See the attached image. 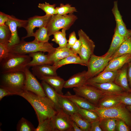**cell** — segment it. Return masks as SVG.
Here are the masks:
<instances>
[{
	"instance_id": "6da1fadb",
	"label": "cell",
	"mask_w": 131,
	"mask_h": 131,
	"mask_svg": "<svg viewBox=\"0 0 131 131\" xmlns=\"http://www.w3.org/2000/svg\"><path fill=\"white\" fill-rule=\"evenodd\" d=\"M18 95L26 100L34 109L39 124L51 118L57 113L52 102L46 96L38 95L31 91L24 90Z\"/></svg>"
},
{
	"instance_id": "7a4b0ae2",
	"label": "cell",
	"mask_w": 131,
	"mask_h": 131,
	"mask_svg": "<svg viewBox=\"0 0 131 131\" xmlns=\"http://www.w3.org/2000/svg\"><path fill=\"white\" fill-rule=\"evenodd\" d=\"M0 74V87L18 95L24 90L25 75L24 71L10 72Z\"/></svg>"
},
{
	"instance_id": "3957f363",
	"label": "cell",
	"mask_w": 131,
	"mask_h": 131,
	"mask_svg": "<svg viewBox=\"0 0 131 131\" xmlns=\"http://www.w3.org/2000/svg\"><path fill=\"white\" fill-rule=\"evenodd\" d=\"M53 44L48 42L42 43L34 40L30 42H26L22 40L18 43L9 47L10 52L21 54L42 51L51 53L54 52L56 48Z\"/></svg>"
},
{
	"instance_id": "277c9868",
	"label": "cell",
	"mask_w": 131,
	"mask_h": 131,
	"mask_svg": "<svg viewBox=\"0 0 131 131\" xmlns=\"http://www.w3.org/2000/svg\"><path fill=\"white\" fill-rule=\"evenodd\" d=\"M31 60V57L29 55L10 52L7 57L0 62V73L24 71Z\"/></svg>"
},
{
	"instance_id": "5b68a950",
	"label": "cell",
	"mask_w": 131,
	"mask_h": 131,
	"mask_svg": "<svg viewBox=\"0 0 131 131\" xmlns=\"http://www.w3.org/2000/svg\"><path fill=\"white\" fill-rule=\"evenodd\" d=\"M98 115L100 121L105 118H111L121 119L131 128V113L126 105L120 103L112 107L106 108L97 107L95 111Z\"/></svg>"
},
{
	"instance_id": "8992f818",
	"label": "cell",
	"mask_w": 131,
	"mask_h": 131,
	"mask_svg": "<svg viewBox=\"0 0 131 131\" xmlns=\"http://www.w3.org/2000/svg\"><path fill=\"white\" fill-rule=\"evenodd\" d=\"M77 19V17L73 13L63 15L56 14L52 16L46 26L49 36L53 35L61 29L68 30Z\"/></svg>"
},
{
	"instance_id": "52a82bcc",
	"label": "cell",
	"mask_w": 131,
	"mask_h": 131,
	"mask_svg": "<svg viewBox=\"0 0 131 131\" xmlns=\"http://www.w3.org/2000/svg\"><path fill=\"white\" fill-rule=\"evenodd\" d=\"M73 90L75 94L84 98L96 106L100 99L106 95L96 87L88 85L74 88Z\"/></svg>"
},
{
	"instance_id": "ba28073f",
	"label": "cell",
	"mask_w": 131,
	"mask_h": 131,
	"mask_svg": "<svg viewBox=\"0 0 131 131\" xmlns=\"http://www.w3.org/2000/svg\"><path fill=\"white\" fill-rule=\"evenodd\" d=\"M111 60L110 57L106 58L101 56L92 55L88 62L86 75L87 80L102 72Z\"/></svg>"
},
{
	"instance_id": "9c48e42d",
	"label": "cell",
	"mask_w": 131,
	"mask_h": 131,
	"mask_svg": "<svg viewBox=\"0 0 131 131\" xmlns=\"http://www.w3.org/2000/svg\"><path fill=\"white\" fill-rule=\"evenodd\" d=\"M78 35L81 43L79 56L84 61L87 66L90 58L94 54L95 45L93 41L82 29L78 30Z\"/></svg>"
},
{
	"instance_id": "30bf717a",
	"label": "cell",
	"mask_w": 131,
	"mask_h": 131,
	"mask_svg": "<svg viewBox=\"0 0 131 131\" xmlns=\"http://www.w3.org/2000/svg\"><path fill=\"white\" fill-rule=\"evenodd\" d=\"M29 68L27 66L24 71L25 75L24 90L31 91L41 96H46L41 83L30 71Z\"/></svg>"
},
{
	"instance_id": "8fae6325",
	"label": "cell",
	"mask_w": 131,
	"mask_h": 131,
	"mask_svg": "<svg viewBox=\"0 0 131 131\" xmlns=\"http://www.w3.org/2000/svg\"><path fill=\"white\" fill-rule=\"evenodd\" d=\"M54 131H73L70 115L63 110L51 117Z\"/></svg>"
},
{
	"instance_id": "7c38bea8",
	"label": "cell",
	"mask_w": 131,
	"mask_h": 131,
	"mask_svg": "<svg viewBox=\"0 0 131 131\" xmlns=\"http://www.w3.org/2000/svg\"><path fill=\"white\" fill-rule=\"evenodd\" d=\"M27 20L18 19L13 16L9 15L8 19L5 24L8 26L11 33V36L8 43L9 47L19 43L21 41L18 35L17 28L23 27L25 28Z\"/></svg>"
},
{
	"instance_id": "4fadbf2b",
	"label": "cell",
	"mask_w": 131,
	"mask_h": 131,
	"mask_svg": "<svg viewBox=\"0 0 131 131\" xmlns=\"http://www.w3.org/2000/svg\"><path fill=\"white\" fill-rule=\"evenodd\" d=\"M51 16L46 15L42 16H35L28 18L25 28L27 31V35L23 37L22 40L33 36V30L35 27L39 28L42 26L46 27Z\"/></svg>"
},
{
	"instance_id": "5bb4252c",
	"label": "cell",
	"mask_w": 131,
	"mask_h": 131,
	"mask_svg": "<svg viewBox=\"0 0 131 131\" xmlns=\"http://www.w3.org/2000/svg\"><path fill=\"white\" fill-rule=\"evenodd\" d=\"M112 11L116 22V27L119 34L121 36L125 37L131 35L123 21L122 16L118 9L117 1H114V6Z\"/></svg>"
},
{
	"instance_id": "9a60e30c",
	"label": "cell",
	"mask_w": 131,
	"mask_h": 131,
	"mask_svg": "<svg viewBox=\"0 0 131 131\" xmlns=\"http://www.w3.org/2000/svg\"><path fill=\"white\" fill-rule=\"evenodd\" d=\"M117 72L118 70L101 72L98 75L88 80L85 84L114 82Z\"/></svg>"
},
{
	"instance_id": "2e32d148",
	"label": "cell",
	"mask_w": 131,
	"mask_h": 131,
	"mask_svg": "<svg viewBox=\"0 0 131 131\" xmlns=\"http://www.w3.org/2000/svg\"><path fill=\"white\" fill-rule=\"evenodd\" d=\"M131 59V54H126L110 60L101 72L118 70Z\"/></svg>"
},
{
	"instance_id": "e0dca14e",
	"label": "cell",
	"mask_w": 131,
	"mask_h": 131,
	"mask_svg": "<svg viewBox=\"0 0 131 131\" xmlns=\"http://www.w3.org/2000/svg\"><path fill=\"white\" fill-rule=\"evenodd\" d=\"M62 95L72 101L79 108L95 111L97 107L84 98L75 94L73 95L69 91Z\"/></svg>"
},
{
	"instance_id": "ac0fdd59",
	"label": "cell",
	"mask_w": 131,
	"mask_h": 131,
	"mask_svg": "<svg viewBox=\"0 0 131 131\" xmlns=\"http://www.w3.org/2000/svg\"><path fill=\"white\" fill-rule=\"evenodd\" d=\"M128 63L118 70L114 82L122 88L125 91L131 92L129 84L127 75Z\"/></svg>"
},
{
	"instance_id": "d6986e66",
	"label": "cell",
	"mask_w": 131,
	"mask_h": 131,
	"mask_svg": "<svg viewBox=\"0 0 131 131\" xmlns=\"http://www.w3.org/2000/svg\"><path fill=\"white\" fill-rule=\"evenodd\" d=\"M88 85L96 87L106 95L120 94L125 91L114 82L93 83Z\"/></svg>"
},
{
	"instance_id": "ffe728a7",
	"label": "cell",
	"mask_w": 131,
	"mask_h": 131,
	"mask_svg": "<svg viewBox=\"0 0 131 131\" xmlns=\"http://www.w3.org/2000/svg\"><path fill=\"white\" fill-rule=\"evenodd\" d=\"M37 78L49 84L55 89L57 93L60 95H63L62 90L65 81L60 77L57 75L41 76Z\"/></svg>"
},
{
	"instance_id": "44dd1931",
	"label": "cell",
	"mask_w": 131,
	"mask_h": 131,
	"mask_svg": "<svg viewBox=\"0 0 131 131\" xmlns=\"http://www.w3.org/2000/svg\"><path fill=\"white\" fill-rule=\"evenodd\" d=\"M86 72V71H84L71 76L67 80L65 81L64 88L77 87L85 84L87 80Z\"/></svg>"
},
{
	"instance_id": "7402d4cb",
	"label": "cell",
	"mask_w": 131,
	"mask_h": 131,
	"mask_svg": "<svg viewBox=\"0 0 131 131\" xmlns=\"http://www.w3.org/2000/svg\"><path fill=\"white\" fill-rule=\"evenodd\" d=\"M32 67V73L37 77L41 76H57V69L53 65L46 64Z\"/></svg>"
},
{
	"instance_id": "603a6c76",
	"label": "cell",
	"mask_w": 131,
	"mask_h": 131,
	"mask_svg": "<svg viewBox=\"0 0 131 131\" xmlns=\"http://www.w3.org/2000/svg\"><path fill=\"white\" fill-rule=\"evenodd\" d=\"M58 101L62 109L70 115L78 112L79 107L72 101L57 93Z\"/></svg>"
},
{
	"instance_id": "cb8c5ba5",
	"label": "cell",
	"mask_w": 131,
	"mask_h": 131,
	"mask_svg": "<svg viewBox=\"0 0 131 131\" xmlns=\"http://www.w3.org/2000/svg\"><path fill=\"white\" fill-rule=\"evenodd\" d=\"M29 55L32 58V60L28 64L27 66L31 67L48 64H53L50 61L48 55H45L42 51L30 53Z\"/></svg>"
},
{
	"instance_id": "d4e9b609",
	"label": "cell",
	"mask_w": 131,
	"mask_h": 131,
	"mask_svg": "<svg viewBox=\"0 0 131 131\" xmlns=\"http://www.w3.org/2000/svg\"><path fill=\"white\" fill-rule=\"evenodd\" d=\"M126 37L121 35L116 27L109 48L106 53L102 56L106 58L111 57L117 50Z\"/></svg>"
},
{
	"instance_id": "484cf974",
	"label": "cell",
	"mask_w": 131,
	"mask_h": 131,
	"mask_svg": "<svg viewBox=\"0 0 131 131\" xmlns=\"http://www.w3.org/2000/svg\"><path fill=\"white\" fill-rule=\"evenodd\" d=\"M47 55L53 64L68 56L78 55L74 54L70 48H59L58 47L56 48L54 52L51 53H48Z\"/></svg>"
},
{
	"instance_id": "4316f807",
	"label": "cell",
	"mask_w": 131,
	"mask_h": 131,
	"mask_svg": "<svg viewBox=\"0 0 131 131\" xmlns=\"http://www.w3.org/2000/svg\"><path fill=\"white\" fill-rule=\"evenodd\" d=\"M46 96L53 103L57 112L62 110L59 104L57 93L55 89L45 82L42 80L41 83Z\"/></svg>"
},
{
	"instance_id": "83f0119b",
	"label": "cell",
	"mask_w": 131,
	"mask_h": 131,
	"mask_svg": "<svg viewBox=\"0 0 131 131\" xmlns=\"http://www.w3.org/2000/svg\"><path fill=\"white\" fill-rule=\"evenodd\" d=\"M118 95H106L99 101L97 106L100 108H106L115 106L120 103Z\"/></svg>"
},
{
	"instance_id": "f1b7e54d",
	"label": "cell",
	"mask_w": 131,
	"mask_h": 131,
	"mask_svg": "<svg viewBox=\"0 0 131 131\" xmlns=\"http://www.w3.org/2000/svg\"><path fill=\"white\" fill-rule=\"evenodd\" d=\"M70 64H79L87 66L84 61L78 55L68 56L54 63L53 65L57 69L63 66Z\"/></svg>"
},
{
	"instance_id": "f546056e",
	"label": "cell",
	"mask_w": 131,
	"mask_h": 131,
	"mask_svg": "<svg viewBox=\"0 0 131 131\" xmlns=\"http://www.w3.org/2000/svg\"><path fill=\"white\" fill-rule=\"evenodd\" d=\"M126 54H131V35L126 38L119 48L111 58L112 60Z\"/></svg>"
},
{
	"instance_id": "4dcf8cb0",
	"label": "cell",
	"mask_w": 131,
	"mask_h": 131,
	"mask_svg": "<svg viewBox=\"0 0 131 131\" xmlns=\"http://www.w3.org/2000/svg\"><path fill=\"white\" fill-rule=\"evenodd\" d=\"M70 115L71 119L74 121L83 131H89L90 123L85 120L78 112Z\"/></svg>"
},
{
	"instance_id": "1f68e13d",
	"label": "cell",
	"mask_w": 131,
	"mask_h": 131,
	"mask_svg": "<svg viewBox=\"0 0 131 131\" xmlns=\"http://www.w3.org/2000/svg\"><path fill=\"white\" fill-rule=\"evenodd\" d=\"M78 112L90 123L100 120L98 115L95 111L79 107Z\"/></svg>"
},
{
	"instance_id": "d6a6232c",
	"label": "cell",
	"mask_w": 131,
	"mask_h": 131,
	"mask_svg": "<svg viewBox=\"0 0 131 131\" xmlns=\"http://www.w3.org/2000/svg\"><path fill=\"white\" fill-rule=\"evenodd\" d=\"M116 119L105 118L100 121V126L102 131H115Z\"/></svg>"
},
{
	"instance_id": "836d02e7",
	"label": "cell",
	"mask_w": 131,
	"mask_h": 131,
	"mask_svg": "<svg viewBox=\"0 0 131 131\" xmlns=\"http://www.w3.org/2000/svg\"><path fill=\"white\" fill-rule=\"evenodd\" d=\"M33 37H35L34 40L42 43L48 42L50 38L46 26L39 28L34 33Z\"/></svg>"
},
{
	"instance_id": "e575fe53",
	"label": "cell",
	"mask_w": 131,
	"mask_h": 131,
	"mask_svg": "<svg viewBox=\"0 0 131 131\" xmlns=\"http://www.w3.org/2000/svg\"><path fill=\"white\" fill-rule=\"evenodd\" d=\"M16 129L17 131H35V128L29 121L22 117L17 124Z\"/></svg>"
},
{
	"instance_id": "d590c367",
	"label": "cell",
	"mask_w": 131,
	"mask_h": 131,
	"mask_svg": "<svg viewBox=\"0 0 131 131\" xmlns=\"http://www.w3.org/2000/svg\"><path fill=\"white\" fill-rule=\"evenodd\" d=\"M11 33L8 26L6 24L0 25V43H8Z\"/></svg>"
},
{
	"instance_id": "8d00e7d4",
	"label": "cell",
	"mask_w": 131,
	"mask_h": 131,
	"mask_svg": "<svg viewBox=\"0 0 131 131\" xmlns=\"http://www.w3.org/2000/svg\"><path fill=\"white\" fill-rule=\"evenodd\" d=\"M71 5L69 4L65 5L63 3L60 4L59 6L55 8L56 14L63 15L77 12L75 7H72Z\"/></svg>"
},
{
	"instance_id": "74e56055",
	"label": "cell",
	"mask_w": 131,
	"mask_h": 131,
	"mask_svg": "<svg viewBox=\"0 0 131 131\" xmlns=\"http://www.w3.org/2000/svg\"><path fill=\"white\" fill-rule=\"evenodd\" d=\"M51 118L46 119L39 124L35 131H54Z\"/></svg>"
},
{
	"instance_id": "f35d334b",
	"label": "cell",
	"mask_w": 131,
	"mask_h": 131,
	"mask_svg": "<svg viewBox=\"0 0 131 131\" xmlns=\"http://www.w3.org/2000/svg\"><path fill=\"white\" fill-rule=\"evenodd\" d=\"M56 5H50L46 2L45 3L39 4L38 7L43 10L47 15L52 16L56 14L55 7Z\"/></svg>"
},
{
	"instance_id": "ab89813d",
	"label": "cell",
	"mask_w": 131,
	"mask_h": 131,
	"mask_svg": "<svg viewBox=\"0 0 131 131\" xmlns=\"http://www.w3.org/2000/svg\"><path fill=\"white\" fill-rule=\"evenodd\" d=\"M10 52L8 43H0V62L7 57Z\"/></svg>"
},
{
	"instance_id": "60d3db41",
	"label": "cell",
	"mask_w": 131,
	"mask_h": 131,
	"mask_svg": "<svg viewBox=\"0 0 131 131\" xmlns=\"http://www.w3.org/2000/svg\"><path fill=\"white\" fill-rule=\"evenodd\" d=\"M118 98L120 103L126 106L131 105V92L124 91L119 95Z\"/></svg>"
},
{
	"instance_id": "b9f144b4",
	"label": "cell",
	"mask_w": 131,
	"mask_h": 131,
	"mask_svg": "<svg viewBox=\"0 0 131 131\" xmlns=\"http://www.w3.org/2000/svg\"><path fill=\"white\" fill-rule=\"evenodd\" d=\"M131 128L123 120L116 119L115 131H130Z\"/></svg>"
},
{
	"instance_id": "7bdbcfd3",
	"label": "cell",
	"mask_w": 131,
	"mask_h": 131,
	"mask_svg": "<svg viewBox=\"0 0 131 131\" xmlns=\"http://www.w3.org/2000/svg\"><path fill=\"white\" fill-rule=\"evenodd\" d=\"M67 30L65 28L62 29V31H58L53 34V38L51 41L58 44L60 41L63 38L64 35L66 33V31Z\"/></svg>"
},
{
	"instance_id": "ee69618b",
	"label": "cell",
	"mask_w": 131,
	"mask_h": 131,
	"mask_svg": "<svg viewBox=\"0 0 131 131\" xmlns=\"http://www.w3.org/2000/svg\"><path fill=\"white\" fill-rule=\"evenodd\" d=\"M77 40L75 32L74 31L72 32L69 35L67 48H70L74 45Z\"/></svg>"
},
{
	"instance_id": "f6af8a7d",
	"label": "cell",
	"mask_w": 131,
	"mask_h": 131,
	"mask_svg": "<svg viewBox=\"0 0 131 131\" xmlns=\"http://www.w3.org/2000/svg\"><path fill=\"white\" fill-rule=\"evenodd\" d=\"M81 43L79 39L76 41L74 45L70 48L72 52L75 54H79L81 49Z\"/></svg>"
},
{
	"instance_id": "bcb514c9",
	"label": "cell",
	"mask_w": 131,
	"mask_h": 131,
	"mask_svg": "<svg viewBox=\"0 0 131 131\" xmlns=\"http://www.w3.org/2000/svg\"><path fill=\"white\" fill-rule=\"evenodd\" d=\"M89 131H102L100 126V120L90 123Z\"/></svg>"
},
{
	"instance_id": "7dc6e473",
	"label": "cell",
	"mask_w": 131,
	"mask_h": 131,
	"mask_svg": "<svg viewBox=\"0 0 131 131\" xmlns=\"http://www.w3.org/2000/svg\"><path fill=\"white\" fill-rule=\"evenodd\" d=\"M15 95V94L9 90L4 88L0 87V100L4 97L9 95Z\"/></svg>"
},
{
	"instance_id": "c3c4849f",
	"label": "cell",
	"mask_w": 131,
	"mask_h": 131,
	"mask_svg": "<svg viewBox=\"0 0 131 131\" xmlns=\"http://www.w3.org/2000/svg\"><path fill=\"white\" fill-rule=\"evenodd\" d=\"M9 15L1 12H0V25L5 24L6 22L8 19Z\"/></svg>"
},
{
	"instance_id": "681fc988",
	"label": "cell",
	"mask_w": 131,
	"mask_h": 131,
	"mask_svg": "<svg viewBox=\"0 0 131 131\" xmlns=\"http://www.w3.org/2000/svg\"><path fill=\"white\" fill-rule=\"evenodd\" d=\"M127 75L129 86L131 90V59L128 63Z\"/></svg>"
},
{
	"instance_id": "f907efd6",
	"label": "cell",
	"mask_w": 131,
	"mask_h": 131,
	"mask_svg": "<svg viewBox=\"0 0 131 131\" xmlns=\"http://www.w3.org/2000/svg\"><path fill=\"white\" fill-rule=\"evenodd\" d=\"M68 40L66 38V34H65L63 38L59 42L58 44L59 46L57 47L59 48H67V45Z\"/></svg>"
},
{
	"instance_id": "816d5d0a",
	"label": "cell",
	"mask_w": 131,
	"mask_h": 131,
	"mask_svg": "<svg viewBox=\"0 0 131 131\" xmlns=\"http://www.w3.org/2000/svg\"><path fill=\"white\" fill-rule=\"evenodd\" d=\"M71 124L73 129V131H83L76 123L72 120L71 121Z\"/></svg>"
},
{
	"instance_id": "f5cc1de1",
	"label": "cell",
	"mask_w": 131,
	"mask_h": 131,
	"mask_svg": "<svg viewBox=\"0 0 131 131\" xmlns=\"http://www.w3.org/2000/svg\"><path fill=\"white\" fill-rule=\"evenodd\" d=\"M126 107L131 113V105L126 106Z\"/></svg>"
},
{
	"instance_id": "db71d44e",
	"label": "cell",
	"mask_w": 131,
	"mask_h": 131,
	"mask_svg": "<svg viewBox=\"0 0 131 131\" xmlns=\"http://www.w3.org/2000/svg\"><path fill=\"white\" fill-rule=\"evenodd\" d=\"M129 32L131 34V30H128Z\"/></svg>"
}]
</instances>
